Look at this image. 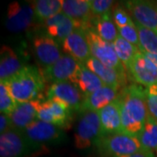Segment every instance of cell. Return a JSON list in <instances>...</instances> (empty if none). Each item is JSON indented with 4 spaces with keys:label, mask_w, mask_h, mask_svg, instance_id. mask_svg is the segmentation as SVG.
<instances>
[{
    "label": "cell",
    "mask_w": 157,
    "mask_h": 157,
    "mask_svg": "<svg viewBox=\"0 0 157 157\" xmlns=\"http://www.w3.org/2000/svg\"><path fill=\"white\" fill-rule=\"evenodd\" d=\"M35 153L44 151L48 146L59 145L66 140L63 129L53 124L36 120L23 130Z\"/></svg>",
    "instance_id": "cell-3"
},
{
    "label": "cell",
    "mask_w": 157,
    "mask_h": 157,
    "mask_svg": "<svg viewBox=\"0 0 157 157\" xmlns=\"http://www.w3.org/2000/svg\"><path fill=\"white\" fill-rule=\"evenodd\" d=\"M62 50L65 54H67L76 61L84 65L90 57H92L84 29H75L62 43Z\"/></svg>",
    "instance_id": "cell-16"
},
{
    "label": "cell",
    "mask_w": 157,
    "mask_h": 157,
    "mask_svg": "<svg viewBox=\"0 0 157 157\" xmlns=\"http://www.w3.org/2000/svg\"><path fill=\"white\" fill-rule=\"evenodd\" d=\"M80 66L81 64L76 61L73 58L67 54H63L53 65L46 68H40V72L45 82L52 84L72 82L74 84Z\"/></svg>",
    "instance_id": "cell-7"
},
{
    "label": "cell",
    "mask_w": 157,
    "mask_h": 157,
    "mask_svg": "<svg viewBox=\"0 0 157 157\" xmlns=\"http://www.w3.org/2000/svg\"><path fill=\"white\" fill-rule=\"evenodd\" d=\"M45 33L55 39L58 43H63L76 28L78 25L71 17L60 12L42 23Z\"/></svg>",
    "instance_id": "cell-17"
},
{
    "label": "cell",
    "mask_w": 157,
    "mask_h": 157,
    "mask_svg": "<svg viewBox=\"0 0 157 157\" xmlns=\"http://www.w3.org/2000/svg\"><path fill=\"white\" fill-rule=\"evenodd\" d=\"M24 67L15 51L8 45H3L0 52V80L7 81Z\"/></svg>",
    "instance_id": "cell-21"
},
{
    "label": "cell",
    "mask_w": 157,
    "mask_h": 157,
    "mask_svg": "<svg viewBox=\"0 0 157 157\" xmlns=\"http://www.w3.org/2000/svg\"><path fill=\"white\" fill-rule=\"evenodd\" d=\"M6 82L8 89L18 104L38 98L45 86L40 68L26 66Z\"/></svg>",
    "instance_id": "cell-2"
},
{
    "label": "cell",
    "mask_w": 157,
    "mask_h": 157,
    "mask_svg": "<svg viewBox=\"0 0 157 157\" xmlns=\"http://www.w3.org/2000/svg\"><path fill=\"white\" fill-rule=\"evenodd\" d=\"M10 129H11V126L9 115L5 114V113H1V116H0V133L4 134Z\"/></svg>",
    "instance_id": "cell-34"
},
{
    "label": "cell",
    "mask_w": 157,
    "mask_h": 157,
    "mask_svg": "<svg viewBox=\"0 0 157 157\" xmlns=\"http://www.w3.org/2000/svg\"><path fill=\"white\" fill-rule=\"evenodd\" d=\"M127 73L136 84L146 87L157 84V67L140 52L127 68Z\"/></svg>",
    "instance_id": "cell-12"
},
{
    "label": "cell",
    "mask_w": 157,
    "mask_h": 157,
    "mask_svg": "<svg viewBox=\"0 0 157 157\" xmlns=\"http://www.w3.org/2000/svg\"><path fill=\"white\" fill-rule=\"evenodd\" d=\"M47 100H58L65 104L73 111H78L84 100V94L78 86L72 82H59L51 84L46 92Z\"/></svg>",
    "instance_id": "cell-13"
},
{
    "label": "cell",
    "mask_w": 157,
    "mask_h": 157,
    "mask_svg": "<svg viewBox=\"0 0 157 157\" xmlns=\"http://www.w3.org/2000/svg\"><path fill=\"white\" fill-rule=\"evenodd\" d=\"M113 44L120 61L122 63L124 67L127 70V68L128 67L137 53L140 52V49L137 46L129 43L128 41L125 40L120 35L113 41Z\"/></svg>",
    "instance_id": "cell-27"
},
{
    "label": "cell",
    "mask_w": 157,
    "mask_h": 157,
    "mask_svg": "<svg viewBox=\"0 0 157 157\" xmlns=\"http://www.w3.org/2000/svg\"><path fill=\"white\" fill-rule=\"evenodd\" d=\"M18 106L16 100L11 95L6 82L0 81V111L1 113L10 114Z\"/></svg>",
    "instance_id": "cell-29"
},
{
    "label": "cell",
    "mask_w": 157,
    "mask_h": 157,
    "mask_svg": "<svg viewBox=\"0 0 157 157\" xmlns=\"http://www.w3.org/2000/svg\"><path fill=\"white\" fill-rule=\"evenodd\" d=\"M33 49L40 68H46L53 65L63 55L59 43L45 33H39L34 36Z\"/></svg>",
    "instance_id": "cell-11"
},
{
    "label": "cell",
    "mask_w": 157,
    "mask_h": 157,
    "mask_svg": "<svg viewBox=\"0 0 157 157\" xmlns=\"http://www.w3.org/2000/svg\"><path fill=\"white\" fill-rule=\"evenodd\" d=\"M148 114L157 121V84L146 87Z\"/></svg>",
    "instance_id": "cell-32"
},
{
    "label": "cell",
    "mask_w": 157,
    "mask_h": 157,
    "mask_svg": "<svg viewBox=\"0 0 157 157\" xmlns=\"http://www.w3.org/2000/svg\"><path fill=\"white\" fill-rule=\"evenodd\" d=\"M155 154H156V156H157V149L155 150Z\"/></svg>",
    "instance_id": "cell-37"
},
{
    "label": "cell",
    "mask_w": 157,
    "mask_h": 157,
    "mask_svg": "<svg viewBox=\"0 0 157 157\" xmlns=\"http://www.w3.org/2000/svg\"><path fill=\"white\" fill-rule=\"evenodd\" d=\"M121 90H117L107 86H104L95 92L84 96V100L79 112L96 111L99 112L103 107L116 101L120 97Z\"/></svg>",
    "instance_id": "cell-19"
},
{
    "label": "cell",
    "mask_w": 157,
    "mask_h": 157,
    "mask_svg": "<svg viewBox=\"0 0 157 157\" xmlns=\"http://www.w3.org/2000/svg\"><path fill=\"white\" fill-rule=\"evenodd\" d=\"M93 29L101 39L110 43H113V41L119 36L117 26L113 20L112 11L100 16H95L93 24Z\"/></svg>",
    "instance_id": "cell-23"
},
{
    "label": "cell",
    "mask_w": 157,
    "mask_h": 157,
    "mask_svg": "<svg viewBox=\"0 0 157 157\" xmlns=\"http://www.w3.org/2000/svg\"><path fill=\"white\" fill-rule=\"evenodd\" d=\"M45 105L49 110L52 124L58 126L62 129L68 128L72 121L73 110L67 104L58 100L45 101Z\"/></svg>",
    "instance_id": "cell-22"
},
{
    "label": "cell",
    "mask_w": 157,
    "mask_h": 157,
    "mask_svg": "<svg viewBox=\"0 0 157 157\" xmlns=\"http://www.w3.org/2000/svg\"><path fill=\"white\" fill-rule=\"evenodd\" d=\"M84 65L95 73L105 86L117 90H122L127 86L128 73L126 72H120L114 68L108 67L93 56L90 57Z\"/></svg>",
    "instance_id": "cell-14"
},
{
    "label": "cell",
    "mask_w": 157,
    "mask_h": 157,
    "mask_svg": "<svg viewBox=\"0 0 157 157\" xmlns=\"http://www.w3.org/2000/svg\"><path fill=\"white\" fill-rule=\"evenodd\" d=\"M38 21L33 6L27 3L13 2L9 5L6 19V26L11 33L30 31Z\"/></svg>",
    "instance_id": "cell-8"
},
{
    "label": "cell",
    "mask_w": 157,
    "mask_h": 157,
    "mask_svg": "<svg viewBox=\"0 0 157 157\" xmlns=\"http://www.w3.org/2000/svg\"><path fill=\"white\" fill-rule=\"evenodd\" d=\"M35 153L23 131L10 129L0 136V156L28 157Z\"/></svg>",
    "instance_id": "cell-9"
},
{
    "label": "cell",
    "mask_w": 157,
    "mask_h": 157,
    "mask_svg": "<svg viewBox=\"0 0 157 157\" xmlns=\"http://www.w3.org/2000/svg\"><path fill=\"white\" fill-rule=\"evenodd\" d=\"M95 147L104 157L123 156L142 149L137 137L124 133L102 135L96 142Z\"/></svg>",
    "instance_id": "cell-4"
},
{
    "label": "cell",
    "mask_w": 157,
    "mask_h": 157,
    "mask_svg": "<svg viewBox=\"0 0 157 157\" xmlns=\"http://www.w3.org/2000/svg\"><path fill=\"white\" fill-rule=\"evenodd\" d=\"M145 56L148 59H150L155 66L157 67V52L155 53H143Z\"/></svg>",
    "instance_id": "cell-36"
},
{
    "label": "cell",
    "mask_w": 157,
    "mask_h": 157,
    "mask_svg": "<svg viewBox=\"0 0 157 157\" xmlns=\"http://www.w3.org/2000/svg\"><path fill=\"white\" fill-rule=\"evenodd\" d=\"M42 101L43 100L39 95L33 101L18 104L16 109L8 114L11 121V129L23 131L29 125L34 122L37 120L38 108Z\"/></svg>",
    "instance_id": "cell-18"
},
{
    "label": "cell",
    "mask_w": 157,
    "mask_h": 157,
    "mask_svg": "<svg viewBox=\"0 0 157 157\" xmlns=\"http://www.w3.org/2000/svg\"><path fill=\"white\" fill-rule=\"evenodd\" d=\"M84 30L89 45L91 55L108 67L114 68L120 72L127 73L126 68L120 61L115 52L113 44L101 39L93 28H86Z\"/></svg>",
    "instance_id": "cell-6"
},
{
    "label": "cell",
    "mask_w": 157,
    "mask_h": 157,
    "mask_svg": "<svg viewBox=\"0 0 157 157\" xmlns=\"http://www.w3.org/2000/svg\"><path fill=\"white\" fill-rule=\"evenodd\" d=\"M62 12L78 25V28H93L95 16L91 10L89 0H61Z\"/></svg>",
    "instance_id": "cell-15"
},
{
    "label": "cell",
    "mask_w": 157,
    "mask_h": 157,
    "mask_svg": "<svg viewBox=\"0 0 157 157\" xmlns=\"http://www.w3.org/2000/svg\"><path fill=\"white\" fill-rule=\"evenodd\" d=\"M119 35L123 38L125 40L128 41L129 43L133 44L139 48L140 42H139V34H138V29L135 22L130 24L128 25L118 29Z\"/></svg>",
    "instance_id": "cell-31"
},
{
    "label": "cell",
    "mask_w": 157,
    "mask_h": 157,
    "mask_svg": "<svg viewBox=\"0 0 157 157\" xmlns=\"http://www.w3.org/2000/svg\"><path fill=\"white\" fill-rule=\"evenodd\" d=\"M120 157H155V155H154V152L141 149V150L136 152L135 154L128 155H123V156Z\"/></svg>",
    "instance_id": "cell-35"
},
{
    "label": "cell",
    "mask_w": 157,
    "mask_h": 157,
    "mask_svg": "<svg viewBox=\"0 0 157 157\" xmlns=\"http://www.w3.org/2000/svg\"><path fill=\"white\" fill-rule=\"evenodd\" d=\"M155 4H156V6H157V1H155Z\"/></svg>",
    "instance_id": "cell-38"
},
{
    "label": "cell",
    "mask_w": 157,
    "mask_h": 157,
    "mask_svg": "<svg viewBox=\"0 0 157 157\" xmlns=\"http://www.w3.org/2000/svg\"><path fill=\"white\" fill-rule=\"evenodd\" d=\"M112 17L118 29L125 27L134 22L131 16L129 15L128 11L126 10V8L122 7L121 5L113 6L112 9Z\"/></svg>",
    "instance_id": "cell-30"
},
{
    "label": "cell",
    "mask_w": 157,
    "mask_h": 157,
    "mask_svg": "<svg viewBox=\"0 0 157 157\" xmlns=\"http://www.w3.org/2000/svg\"><path fill=\"white\" fill-rule=\"evenodd\" d=\"M138 29L140 52L155 53L157 52V33L135 24Z\"/></svg>",
    "instance_id": "cell-28"
},
{
    "label": "cell",
    "mask_w": 157,
    "mask_h": 157,
    "mask_svg": "<svg viewBox=\"0 0 157 157\" xmlns=\"http://www.w3.org/2000/svg\"><path fill=\"white\" fill-rule=\"evenodd\" d=\"M134 22L157 33V6L155 1L130 0L123 3Z\"/></svg>",
    "instance_id": "cell-10"
},
{
    "label": "cell",
    "mask_w": 157,
    "mask_h": 157,
    "mask_svg": "<svg viewBox=\"0 0 157 157\" xmlns=\"http://www.w3.org/2000/svg\"><path fill=\"white\" fill-rule=\"evenodd\" d=\"M91 10L94 16H100L109 12L114 6V2L112 0H90Z\"/></svg>",
    "instance_id": "cell-33"
},
{
    "label": "cell",
    "mask_w": 157,
    "mask_h": 157,
    "mask_svg": "<svg viewBox=\"0 0 157 157\" xmlns=\"http://www.w3.org/2000/svg\"><path fill=\"white\" fill-rule=\"evenodd\" d=\"M102 134L99 112L86 111L82 113L74 134V145L78 149H86L95 146Z\"/></svg>",
    "instance_id": "cell-5"
},
{
    "label": "cell",
    "mask_w": 157,
    "mask_h": 157,
    "mask_svg": "<svg viewBox=\"0 0 157 157\" xmlns=\"http://www.w3.org/2000/svg\"><path fill=\"white\" fill-rule=\"evenodd\" d=\"M142 149L154 152L157 149V121L150 115L137 136Z\"/></svg>",
    "instance_id": "cell-26"
},
{
    "label": "cell",
    "mask_w": 157,
    "mask_h": 157,
    "mask_svg": "<svg viewBox=\"0 0 157 157\" xmlns=\"http://www.w3.org/2000/svg\"><path fill=\"white\" fill-rule=\"evenodd\" d=\"M119 99L123 133L137 137L149 116L146 88L138 84L127 86L121 91Z\"/></svg>",
    "instance_id": "cell-1"
},
{
    "label": "cell",
    "mask_w": 157,
    "mask_h": 157,
    "mask_svg": "<svg viewBox=\"0 0 157 157\" xmlns=\"http://www.w3.org/2000/svg\"><path fill=\"white\" fill-rule=\"evenodd\" d=\"M99 116L101 120L103 135L123 133L121 101L119 98L101 109L99 111Z\"/></svg>",
    "instance_id": "cell-20"
},
{
    "label": "cell",
    "mask_w": 157,
    "mask_h": 157,
    "mask_svg": "<svg viewBox=\"0 0 157 157\" xmlns=\"http://www.w3.org/2000/svg\"><path fill=\"white\" fill-rule=\"evenodd\" d=\"M31 5L37 20L41 23L62 12L61 0H36Z\"/></svg>",
    "instance_id": "cell-25"
},
{
    "label": "cell",
    "mask_w": 157,
    "mask_h": 157,
    "mask_svg": "<svg viewBox=\"0 0 157 157\" xmlns=\"http://www.w3.org/2000/svg\"><path fill=\"white\" fill-rule=\"evenodd\" d=\"M74 84L80 89L84 95L90 94L105 86L101 78L88 68L86 67L83 64L80 66Z\"/></svg>",
    "instance_id": "cell-24"
}]
</instances>
